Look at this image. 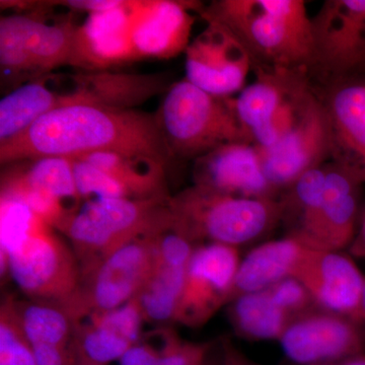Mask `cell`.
<instances>
[{"label":"cell","mask_w":365,"mask_h":365,"mask_svg":"<svg viewBox=\"0 0 365 365\" xmlns=\"http://www.w3.org/2000/svg\"><path fill=\"white\" fill-rule=\"evenodd\" d=\"M83 365H95V364H83Z\"/></svg>","instance_id":"cell-46"},{"label":"cell","mask_w":365,"mask_h":365,"mask_svg":"<svg viewBox=\"0 0 365 365\" xmlns=\"http://www.w3.org/2000/svg\"><path fill=\"white\" fill-rule=\"evenodd\" d=\"M42 218L26 204L1 197L0 200V244H1V273L6 268L7 256L26 240L49 227Z\"/></svg>","instance_id":"cell-30"},{"label":"cell","mask_w":365,"mask_h":365,"mask_svg":"<svg viewBox=\"0 0 365 365\" xmlns=\"http://www.w3.org/2000/svg\"><path fill=\"white\" fill-rule=\"evenodd\" d=\"M48 9L45 1H38L25 13L26 42L37 78L60 66H71L78 26L71 14L50 19Z\"/></svg>","instance_id":"cell-21"},{"label":"cell","mask_w":365,"mask_h":365,"mask_svg":"<svg viewBox=\"0 0 365 365\" xmlns=\"http://www.w3.org/2000/svg\"><path fill=\"white\" fill-rule=\"evenodd\" d=\"M144 316L136 297L111 311L93 314L91 324L103 327L130 342L139 343Z\"/></svg>","instance_id":"cell-34"},{"label":"cell","mask_w":365,"mask_h":365,"mask_svg":"<svg viewBox=\"0 0 365 365\" xmlns=\"http://www.w3.org/2000/svg\"><path fill=\"white\" fill-rule=\"evenodd\" d=\"M218 365H263L257 364L253 360L250 359L241 351L237 349L230 341L223 342L222 347V357H220Z\"/></svg>","instance_id":"cell-41"},{"label":"cell","mask_w":365,"mask_h":365,"mask_svg":"<svg viewBox=\"0 0 365 365\" xmlns=\"http://www.w3.org/2000/svg\"><path fill=\"white\" fill-rule=\"evenodd\" d=\"M312 21V68L336 81L365 68V0H327Z\"/></svg>","instance_id":"cell-8"},{"label":"cell","mask_w":365,"mask_h":365,"mask_svg":"<svg viewBox=\"0 0 365 365\" xmlns=\"http://www.w3.org/2000/svg\"><path fill=\"white\" fill-rule=\"evenodd\" d=\"M339 365H365V354L357 355L340 362Z\"/></svg>","instance_id":"cell-43"},{"label":"cell","mask_w":365,"mask_h":365,"mask_svg":"<svg viewBox=\"0 0 365 365\" xmlns=\"http://www.w3.org/2000/svg\"><path fill=\"white\" fill-rule=\"evenodd\" d=\"M66 91L71 105L85 104L119 110H137L148 100L165 93L173 85L167 74L127 73L114 71H81L71 76Z\"/></svg>","instance_id":"cell-19"},{"label":"cell","mask_w":365,"mask_h":365,"mask_svg":"<svg viewBox=\"0 0 365 365\" xmlns=\"http://www.w3.org/2000/svg\"><path fill=\"white\" fill-rule=\"evenodd\" d=\"M211 345L181 340L176 334H165L162 350L158 351L160 365H206Z\"/></svg>","instance_id":"cell-35"},{"label":"cell","mask_w":365,"mask_h":365,"mask_svg":"<svg viewBox=\"0 0 365 365\" xmlns=\"http://www.w3.org/2000/svg\"><path fill=\"white\" fill-rule=\"evenodd\" d=\"M11 163L31 186L54 197L72 212L78 211L67 204L69 202L73 207L78 208V201L81 200L76 189L71 158L47 157Z\"/></svg>","instance_id":"cell-28"},{"label":"cell","mask_w":365,"mask_h":365,"mask_svg":"<svg viewBox=\"0 0 365 365\" xmlns=\"http://www.w3.org/2000/svg\"><path fill=\"white\" fill-rule=\"evenodd\" d=\"M194 185L230 195L275 198L259 148L252 143L225 144L194 160Z\"/></svg>","instance_id":"cell-16"},{"label":"cell","mask_w":365,"mask_h":365,"mask_svg":"<svg viewBox=\"0 0 365 365\" xmlns=\"http://www.w3.org/2000/svg\"><path fill=\"white\" fill-rule=\"evenodd\" d=\"M158 235L128 242L81 277L78 292L62 304L76 323L83 314L111 311L136 297L155 267Z\"/></svg>","instance_id":"cell-6"},{"label":"cell","mask_w":365,"mask_h":365,"mask_svg":"<svg viewBox=\"0 0 365 365\" xmlns=\"http://www.w3.org/2000/svg\"><path fill=\"white\" fill-rule=\"evenodd\" d=\"M362 184L333 163H326L323 200L311 230L299 239L311 248L339 252L356 237Z\"/></svg>","instance_id":"cell-18"},{"label":"cell","mask_w":365,"mask_h":365,"mask_svg":"<svg viewBox=\"0 0 365 365\" xmlns=\"http://www.w3.org/2000/svg\"><path fill=\"white\" fill-rule=\"evenodd\" d=\"M47 76L31 79L1 98L0 144L13 140L40 118L66 106L63 91L50 88L47 86Z\"/></svg>","instance_id":"cell-23"},{"label":"cell","mask_w":365,"mask_h":365,"mask_svg":"<svg viewBox=\"0 0 365 365\" xmlns=\"http://www.w3.org/2000/svg\"><path fill=\"white\" fill-rule=\"evenodd\" d=\"M119 360L120 365H160L158 351L140 343L131 346Z\"/></svg>","instance_id":"cell-40"},{"label":"cell","mask_w":365,"mask_h":365,"mask_svg":"<svg viewBox=\"0 0 365 365\" xmlns=\"http://www.w3.org/2000/svg\"><path fill=\"white\" fill-rule=\"evenodd\" d=\"M207 26L185 51L186 79L218 97L232 98L246 86L255 63L244 44L225 26Z\"/></svg>","instance_id":"cell-9"},{"label":"cell","mask_w":365,"mask_h":365,"mask_svg":"<svg viewBox=\"0 0 365 365\" xmlns=\"http://www.w3.org/2000/svg\"><path fill=\"white\" fill-rule=\"evenodd\" d=\"M199 14L234 34L255 68H312L313 21L302 0H216Z\"/></svg>","instance_id":"cell-2"},{"label":"cell","mask_w":365,"mask_h":365,"mask_svg":"<svg viewBox=\"0 0 365 365\" xmlns=\"http://www.w3.org/2000/svg\"><path fill=\"white\" fill-rule=\"evenodd\" d=\"M36 365H78V360L71 345L38 344L32 346Z\"/></svg>","instance_id":"cell-38"},{"label":"cell","mask_w":365,"mask_h":365,"mask_svg":"<svg viewBox=\"0 0 365 365\" xmlns=\"http://www.w3.org/2000/svg\"><path fill=\"white\" fill-rule=\"evenodd\" d=\"M256 79L234 98L235 112L252 138L278 109L304 86L311 85L309 69L256 67ZM253 141V140H252Z\"/></svg>","instance_id":"cell-20"},{"label":"cell","mask_w":365,"mask_h":365,"mask_svg":"<svg viewBox=\"0 0 365 365\" xmlns=\"http://www.w3.org/2000/svg\"><path fill=\"white\" fill-rule=\"evenodd\" d=\"M204 4L179 0H131L130 35L137 61L179 56L191 42L195 16Z\"/></svg>","instance_id":"cell-13"},{"label":"cell","mask_w":365,"mask_h":365,"mask_svg":"<svg viewBox=\"0 0 365 365\" xmlns=\"http://www.w3.org/2000/svg\"><path fill=\"white\" fill-rule=\"evenodd\" d=\"M96 153L144 155L167 168L175 160L155 113L74 104L48 113L20 136L0 144V163Z\"/></svg>","instance_id":"cell-1"},{"label":"cell","mask_w":365,"mask_h":365,"mask_svg":"<svg viewBox=\"0 0 365 365\" xmlns=\"http://www.w3.org/2000/svg\"><path fill=\"white\" fill-rule=\"evenodd\" d=\"M0 365H36L32 346L16 322L11 299L2 304L0 314Z\"/></svg>","instance_id":"cell-33"},{"label":"cell","mask_w":365,"mask_h":365,"mask_svg":"<svg viewBox=\"0 0 365 365\" xmlns=\"http://www.w3.org/2000/svg\"><path fill=\"white\" fill-rule=\"evenodd\" d=\"M230 304L235 332L248 340L279 341L294 319L274 302L268 289L242 295Z\"/></svg>","instance_id":"cell-25"},{"label":"cell","mask_w":365,"mask_h":365,"mask_svg":"<svg viewBox=\"0 0 365 365\" xmlns=\"http://www.w3.org/2000/svg\"><path fill=\"white\" fill-rule=\"evenodd\" d=\"M117 180L133 199H170L167 170L163 163L144 155L96 153L78 157Z\"/></svg>","instance_id":"cell-24"},{"label":"cell","mask_w":365,"mask_h":365,"mask_svg":"<svg viewBox=\"0 0 365 365\" xmlns=\"http://www.w3.org/2000/svg\"><path fill=\"white\" fill-rule=\"evenodd\" d=\"M123 0H66V1H45L49 6H62L71 9V13L88 14L110 11L122 4Z\"/></svg>","instance_id":"cell-39"},{"label":"cell","mask_w":365,"mask_h":365,"mask_svg":"<svg viewBox=\"0 0 365 365\" xmlns=\"http://www.w3.org/2000/svg\"><path fill=\"white\" fill-rule=\"evenodd\" d=\"M173 227L194 244L209 241L228 246L248 244L282 220L276 198H249L193 185L170 197Z\"/></svg>","instance_id":"cell-4"},{"label":"cell","mask_w":365,"mask_h":365,"mask_svg":"<svg viewBox=\"0 0 365 365\" xmlns=\"http://www.w3.org/2000/svg\"><path fill=\"white\" fill-rule=\"evenodd\" d=\"M131 346L121 336L91 323L86 327L76 325L71 340L81 364L106 365L121 359Z\"/></svg>","instance_id":"cell-31"},{"label":"cell","mask_w":365,"mask_h":365,"mask_svg":"<svg viewBox=\"0 0 365 365\" xmlns=\"http://www.w3.org/2000/svg\"><path fill=\"white\" fill-rule=\"evenodd\" d=\"M187 269L155 263L150 277L136 295L146 321L175 322Z\"/></svg>","instance_id":"cell-27"},{"label":"cell","mask_w":365,"mask_h":365,"mask_svg":"<svg viewBox=\"0 0 365 365\" xmlns=\"http://www.w3.org/2000/svg\"><path fill=\"white\" fill-rule=\"evenodd\" d=\"M240 263L237 247L217 242L197 247L187 269L175 322L194 328L200 327L220 307L230 304Z\"/></svg>","instance_id":"cell-10"},{"label":"cell","mask_w":365,"mask_h":365,"mask_svg":"<svg viewBox=\"0 0 365 365\" xmlns=\"http://www.w3.org/2000/svg\"><path fill=\"white\" fill-rule=\"evenodd\" d=\"M11 302L16 322L31 346L71 345L76 322L62 304L35 299Z\"/></svg>","instance_id":"cell-26"},{"label":"cell","mask_w":365,"mask_h":365,"mask_svg":"<svg viewBox=\"0 0 365 365\" xmlns=\"http://www.w3.org/2000/svg\"><path fill=\"white\" fill-rule=\"evenodd\" d=\"M169 201L133 198L86 201L60 230L73 246L81 277L128 242L162 234L172 227Z\"/></svg>","instance_id":"cell-3"},{"label":"cell","mask_w":365,"mask_h":365,"mask_svg":"<svg viewBox=\"0 0 365 365\" xmlns=\"http://www.w3.org/2000/svg\"><path fill=\"white\" fill-rule=\"evenodd\" d=\"M194 251V242L175 230L174 227L165 230L155 239L157 263L163 265L187 268Z\"/></svg>","instance_id":"cell-36"},{"label":"cell","mask_w":365,"mask_h":365,"mask_svg":"<svg viewBox=\"0 0 365 365\" xmlns=\"http://www.w3.org/2000/svg\"><path fill=\"white\" fill-rule=\"evenodd\" d=\"M316 365H339V364H316Z\"/></svg>","instance_id":"cell-45"},{"label":"cell","mask_w":365,"mask_h":365,"mask_svg":"<svg viewBox=\"0 0 365 365\" xmlns=\"http://www.w3.org/2000/svg\"><path fill=\"white\" fill-rule=\"evenodd\" d=\"M279 342L287 359L302 365L340 364L365 354L364 327L326 309L297 317Z\"/></svg>","instance_id":"cell-11"},{"label":"cell","mask_w":365,"mask_h":365,"mask_svg":"<svg viewBox=\"0 0 365 365\" xmlns=\"http://www.w3.org/2000/svg\"><path fill=\"white\" fill-rule=\"evenodd\" d=\"M155 114L174 158L196 160L225 144L253 143L234 98L209 93L186 78L173 83Z\"/></svg>","instance_id":"cell-5"},{"label":"cell","mask_w":365,"mask_h":365,"mask_svg":"<svg viewBox=\"0 0 365 365\" xmlns=\"http://www.w3.org/2000/svg\"><path fill=\"white\" fill-rule=\"evenodd\" d=\"M350 253L359 258H365V215L362 220L361 227L357 232L356 237L349 246Z\"/></svg>","instance_id":"cell-42"},{"label":"cell","mask_w":365,"mask_h":365,"mask_svg":"<svg viewBox=\"0 0 365 365\" xmlns=\"http://www.w3.org/2000/svg\"><path fill=\"white\" fill-rule=\"evenodd\" d=\"M292 277L304 285L317 306L362 325L365 277L349 257L304 244Z\"/></svg>","instance_id":"cell-12"},{"label":"cell","mask_w":365,"mask_h":365,"mask_svg":"<svg viewBox=\"0 0 365 365\" xmlns=\"http://www.w3.org/2000/svg\"><path fill=\"white\" fill-rule=\"evenodd\" d=\"M321 100L328 121L331 163L365 184V81L338 79Z\"/></svg>","instance_id":"cell-15"},{"label":"cell","mask_w":365,"mask_h":365,"mask_svg":"<svg viewBox=\"0 0 365 365\" xmlns=\"http://www.w3.org/2000/svg\"><path fill=\"white\" fill-rule=\"evenodd\" d=\"M267 289L274 302L294 319L311 312L316 304L304 285L294 277L285 278Z\"/></svg>","instance_id":"cell-37"},{"label":"cell","mask_w":365,"mask_h":365,"mask_svg":"<svg viewBox=\"0 0 365 365\" xmlns=\"http://www.w3.org/2000/svg\"><path fill=\"white\" fill-rule=\"evenodd\" d=\"M4 273L35 300L64 304L78 292L81 268L74 252L49 227L7 256Z\"/></svg>","instance_id":"cell-7"},{"label":"cell","mask_w":365,"mask_h":365,"mask_svg":"<svg viewBox=\"0 0 365 365\" xmlns=\"http://www.w3.org/2000/svg\"><path fill=\"white\" fill-rule=\"evenodd\" d=\"M362 327H364L365 332V289L364 294V300H362Z\"/></svg>","instance_id":"cell-44"},{"label":"cell","mask_w":365,"mask_h":365,"mask_svg":"<svg viewBox=\"0 0 365 365\" xmlns=\"http://www.w3.org/2000/svg\"><path fill=\"white\" fill-rule=\"evenodd\" d=\"M302 247L304 242L288 235L284 239L264 242L250 252L240 263L230 304L242 295L262 292L292 277Z\"/></svg>","instance_id":"cell-22"},{"label":"cell","mask_w":365,"mask_h":365,"mask_svg":"<svg viewBox=\"0 0 365 365\" xmlns=\"http://www.w3.org/2000/svg\"><path fill=\"white\" fill-rule=\"evenodd\" d=\"M1 78L19 83L21 78H37L26 42L25 13L2 16L0 20Z\"/></svg>","instance_id":"cell-29"},{"label":"cell","mask_w":365,"mask_h":365,"mask_svg":"<svg viewBox=\"0 0 365 365\" xmlns=\"http://www.w3.org/2000/svg\"><path fill=\"white\" fill-rule=\"evenodd\" d=\"M260 153L264 172L276 192L289 188L309 170L325 165L330 158V143L321 98L317 96L299 123L279 143Z\"/></svg>","instance_id":"cell-14"},{"label":"cell","mask_w":365,"mask_h":365,"mask_svg":"<svg viewBox=\"0 0 365 365\" xmlns=\"http://www.w3.org/2000/svg\"><path fill=\"white\" fill-rule=\"evenodd\" d=\"M78 365H83V364H78Z\"/></svg>","instance_id":"cell-47"},{"label":"cell","mask_w":365,"mask_h":365,"mask_svg":"<svg viewBox=\"0 0 365 365\" xmlns=\"http://www.w3.org/2000/svg\"><path fill=\"white\" fill-rule=\"evenodd\" d=\"M130 1L88 14L76 28L71 66L83 71H113L136 62L130 35Z\"/></svg>","instance_id":"cell-17"},{"label":"cell","mask_w":365,"mask_h":365,"mask_svg":"<svg viewBox=\"0 0 365 365\" xmlns=\"http://www.w3.org/2000/svg\"><path fill=\"white\" fill-rule=\"evenodd\" d=\"M76 189L81 199L131 198L117 180L81 158H71Z\"/></svg>","instance_id":"cell-32"}]
</instances>
